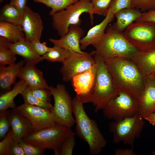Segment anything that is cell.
<instances>
[{"instance_id":"6da1fadb","label":"cell","mask_w":155,"mask_h":155,"mask_svg":"<svg viewBox=\"0 0 155 155\" xmlns=\"http://www.w3.org/2000/svg\"><path fill=\"white\" fill-rule=\"evenodd\" d=\"M105 65L118 91L125 92L139 101L145 79L129 59L118 57L105 60Z\"/></svg>"},{"instance_id":"7a4b0ae2","label":"cell","mask_w":155,"mask_h":155,"mask_svg":"<svg viewBox=\"0 0 155 155\" xmlns=\"http://www.w3.org/2000/svg\"><path fill=\"white\" fill-rule=\"evenodd\" d=\"M83 104L76 96L72 100L76 134L88 144L91 154L98 155L106 146L107 141L96 122L90 119L86 114Z\"/></svg>"},{"instance_id":"3957f363","label":"cell","mask_w":155,"mask_h":155,"mask_svg":"<svg viewBox=\"0 0 155 155\" xmlns=\"http://www.w3.org/2000/svg\"><path fill=\"white\" fill-rule=\"evenodd\" d=\"M92 52L104 61L118 57L129 59L137 50L115 25L108 27L101 39L92 45Z\"/></svg>"},{"instance_id":"277c9868","label":"cell","mask_w":155,"mask_h":155,"mask_svg":"<svg viewBox=\"0 0 155 155\" xmlns=\"http://www.w3.org/2000/svg\"><path fill=\"white\" fill-rule=\"evenodd\" d=\"M97 65V71L94 85L90 92L80 99L84 104L90 102L94 106L97 113L103 110L109 101L117 94L111 75L107 69L104 60L93 53Z\"/></svg>"},{"instance_id":"5b68a950","label":"cell","mask_w":155,"mask_h":155,"mask_svg":"<svg viewBox=\"0 0 155 155\" xmlns=\"http://www.w3.org/2000/svg\"><path fill=\"white\" fill-rule=\"evenodd\" d=\"M76 134L71 129L56 124L53 126L33 131L22 140L44 150H52L55 155H59L60 148L65 140Z\"/></svg>"},{"instance_id":"8992f818","label":"cell","mask_w":155,"mask_h":155,"mask_svg":"<svg viewBox=\"0 0 155 155\" xmlns=\"http://www.w3.org/2000/svg\"><path fill=\"white\" fill-rule=\"evenodd\" d=\"M92 11L93 5L90 0H79L52 16V26L61 37L68 32L71 26H80L82 22L80 17L84 13L89 14L92 24Z\"/></svg>"},{"instance_id":"52a82bcc","label":"cell","mask_w":155,"mask_h":155,"mask_svg":"<svg viewBox=\"0 0 155 155\" xmlns=\"http://www.w3.org/2000/svg\"><path fill=\"white\" fill-rule=\"evenodd\" d=\"M54 104L50 111L52 118L57 124L71 128L75 124L73 116L72 100L64 85L58 84L50 86Z\"/></svg>"},{"instance_id":"ba28073f","label":"cell","mask_w":155,"mask_h":155,"mask_svg":"<svg viewBox=\"0 0 155 155\" xmlns=\"http://www.w3.org/2000/svg\"><path fill=\"white\" fill-rule=\"evenodd\" d=\"M145 122L137 113L119 121H113L109 125V131L113 135L114 143L122 142L134 147L135 140L140 137Z\"/></svg>"},{"instance_id":"9c48e42d","label":"cell","mask_w":155,"mask_h":155,"mask_svg":"<svg viewBox=\"0 0 155 155\" xmlns=\"http://www.w3.org/2000/svg\"><path fill=\"white\" fill-rule=\"evenodd\" d=\"M127 41L137 51L155 47V23L135 22L123 31Z\"/></svg>"},{"instance_id":"30bf717a","label":"cell","mask_w":155,"mask_h":155,"mask_svg":"<svg viewBox=\"0 0 155 155\" xmlns=\"http://www.w3.org/2000/svg\"><path fill=\"white\" fill-rule=\"evenodd\" d=\"M139 102L127 93L119 91L102 110L107 119L119 121L137 113Z\"/></svg>"},{"instance_id":"8fae6325","label":"cell","mask_w":155,"mask_h":155,"mask_svg":"<svg viewBox=\"0 0 155 155\" xmlns=\"http://www.w3.org/2000/svg\"><path fill=\"white\" fill-rule=\"evenodd\" d=\"M96 63L93 53H80L70 51L60 69L63 81H71L75 75L89 69Z\"/></svg>"},{"instance_id":"7c38bea8","label":"cell","mask_w":155,"mask_h":155,"mask_svg":"<svg viewBox=\"0 0 155 155\" xmlns=\"http://www.w3.org/2000/svg\"><path fill=\"white\" fill-rule=\"evenodd\" d=\"M30 123L33 131L55 125L50 111L47 108L24 103L16 107Z\"/></svg>"},{"instance_id":"4fadbf2b","label":"cell","mask_w":155,"mask_h":155,"mask_svg":"<svg viewBox=\"0 0 155 155\" xmlns=\"http://www.w3.org/2000/svg\"><path fill=\"white\" fill-rule=\"evenodd\" d=\"M20 25L25 37L30 42L34 40L40 41L43 28L41 16L27 6L23 14Z\"/></svg>"},{"instance_id":"5bb4252c","label":"cell","mask_w":155,"mask_h":155,"mask_svg":"<svg viewBox=\"0 0 155 155\" xmlns=\"http://www.w3.org/2000/svg\"><path fill=\"white\" fill-rule=\"evenodd\" d=\"M97 71L96 63L89 69L79 73L71 81L76 96L81 99L86 96L92 89L95 81Z\"/></svg>"},{"instance_id":"9a60e30c","label":"cell","mask_w":155,"mask_h":155,"mask_svg":"<svg viewBox=\"0 0 155 155\" xmlns=\"http://www.w3.org/2000/svg\"><path fill=\"white\" fill-rule=\"evenodd\" d=\"M84 34V30L79 26L71 25L68 32L60 39L51 38L49 40L54 45L60 46L69 51L84 53L86 52L82 51L80 43Z\"/></svg>"},{"instance_id":"2e32d148","label":"cell","mask_w":155,"mask_h":155,"mask_svg":"<svg viewBox=\"0 0 155 155\" xmlns=\"http://www.w3.org/2000/svg\"><path fill=\"white\" fill-rule=\"evenodd\" d=\"M137 113L144 118L155 112V80L149 77L145 79L144 88L139 101Z\"/></svg>"},{"instance_id":"e0dca14e","label":"cell","mask_w":155,"mask_h":155,"mask_svg":"<svg viewBox=\"0 0 155 155\" xmlns=\"http://www.w3.org/2000/svg\"><path fill=\"white\" fill-rule=\"evenodd\" d=\"M35 64L26 63L20 69L17 77L24 80L31 89L38 88L50 89L42 72L35 66Z\"/></svg>"},{"instance_id":"ac0fdd59","label":"cell","mask_w":155,"mask_h":155,"mask_svg":"<svg viewBox=\"0 0 155 155\" xmlns=\"http://www.w3.org/2000/svg\"><path fill=\"white\" fill-rule=\"evenodd\" d=\"M9 119L14 142L19 143L25 135L33 131L30 122L16 107L11 111Z\"/></svg>"},{"instance_id":"d6986e66","label":"cell","mask_w":155,"mask_h":155,"mask_svg":"<svg viewBox=\"0 0 155 155\" xmlns=\"http://www.w3.org/2000/svg\"><path fill=\"white\" fill-rule=\"evenodd\" d=\"M129 59L136 65L144 79L155 70V47L137 51Z\"/></svg>"},{"instance_id":"ffe728a7","label":"cell","mask_w":155,"mask_h":155,"mask_svg":"<svg viewBox=\"0 0 155 155\" xmlns=\"http://www.w3.org/2000/svg\"><path fill=\"white\" fill-rule=\"evenodd\" d=\"M114 16V15L109 8L104 20L100 23L90 28L86 35L80 40V46L82 50L85 49L90 45H92L101 39L108 24L112 20Z\"/></svg>"},{"instance_id":"44dd1931","label":"cell","mask_w":155,"mask_h":155,"mask_svg":"<svg viewBox=\"0 0 155 155\" xmlns=\"http://www.w3.org/2000/svg\"><path fill=\"white\" fill-rule=\"evenodd\" d=\"M7 45L16 55L22 57L25 63L36 64L43 60L42 56L37 55L32 50L30 46V42L25 37L13 43L7 40Z\"/></svg>"},{"instance_id":"7402d4cb","label":"cell","mask_w":155,"mask_h":155,"mask_svg":"<svg viewBox=\"0 0 155 155\" xmlns=\"http://www.w3.org/2000/svg\"><path fill=\"white\" fill-rule=\"evenodd\" d=\"M25 63L24 60L5 67H0V86L4 90L8 91L16 82V79L22 67Z\"/></svg>"},{"instance_id":"603a6c76","label":"cell","mask_w":155,"mask_h":155,"mask_svg":"<svg viewBox=\"0 0 155 155\" xmlns=\"http://www.w3.org/2000/svg\"><path fill=\"white\" fill-rule=\"evenodd\" d=\"M142 13L139 10L132 7L122 9L114 15L116 21L114 24L117 29L123 32L129 26L140 17Z\"/></svg>"},{"instance_id":"cb8c5ba5","label":"cell","mask_w":155,"mask_h":155,"mask_svg":"<svg viewBox=\"0 0 155 155\" xmlns=\"http://www.w3.org/2000/svg\"><path fill=\"white\" fill-rule=\"evenodd\" d=\"M27 86L25 81L20 79L15 84L12 89L1 94L0 97V112L9 108H15L16 107L14 98Z\"/></svg>"},{"instance_id":"d4e9b609","label":"cell","mask_w":155,"mask_h":155,"mask_svg":"<svg viewBox=\"0 0 155 155\" xmlns=\"http://www.w3.org/2000/svg\"><path fill=\"white\" fill-rule=\"evenodd\" d=\"M0 36L9 42H15L25 37L20 25L0 21Z\"/></svg>"},{"instance_id":"484cf974","label":"cell","mask_w":155,"mask_h":155,"mask_svg":"<svg viewBox=\"0 0 155 155\" xmlns=\"http://www.w3.org/2000/svg\"><path fill=\"white\" fill-rule=\"evenodd\" d=\"M22 16V13L9 3L5 5L0 9V21L20 25Z\"/></svg>"},{"instance_id":"4316f807","label":"cell","mask_w":155,"mask_h":155,"mask_svg":"<svg viewBox=\"0 0 155 155\" xmlns=\"http://www.w3.org/2000/svg\"><path fill=\"white\" fill-rule=\"evenodd\" d=\"M7 40L0 37V67L16 63V55L7 45Z\"/></svg>"},{"instance_id":"83f0119b","label":"cell","mask_w":155,"mask_h":155,"mask_svg":"<svg viewBox=\"0 0 155 155\" xmlns=\"http://www.w3.org/2000/svg\"><path fill=\"white\" fill-rule=\"evenodd\" d=\"M69 52V51L60 46L54 45L50 50L42 57L43 60L62 63L68 56Z\"/></svg>"},{"instance_id":"f1b7e54d","label":"cell","mask_w":155,"mask_h":155,"mask_svg":"<svg viewBox=\"0 0 155 155\" xmlns=\"http://www.w3.org/2000/svg\"><path fill=\"white\" fill-rule=\"evenodd\" d=\"M35 2L42 3L51 8L49 15L52 16L55 13L64 9L79 0H32Z\"/></svg>"},{"instance_id":"f546056e","label":"cell","mask_w":155,"mask_h":155,"mask_svg":"<svg viewBox=\"0 0 155 155\" xmlns=\"http://www.w3.org/2000/svg\"><path fill=\"white\" fill-rule=\"evenodd\" d=\"M23 98L24 103L30 105L42 107L50 110L53 108L50 103L42 101L35 97L32 93L29 87L27 86L20 94Z\"/></svg>"},{"instance_id":"4dcf8cb0","label":"cell","mask_w":155,"mask_h":155,"mask_svg":"<svg viewBox=\"0 0 155 155\" xmlns=\"http://www.w3.org/2000/svg\"><path fill=\"white\" fill-rule=\"evenodd\" d=\"M93 5V13L100 15L107 14L113 0H90Z\"/></svg>"},{"instance_id":"1f68e13d","label":"cell","mask_w":155,"mask_h":155,"mask_svg":"<svg viewBox=\"0 0 155 155\" xmlns=\"http://www.w3.org/2000/svg\"><path fill=\"white\" fill-rule=\"evenodd\" d=\"M10 110L0 112V138L2 139L6 136L10 127L9 117Z\"/></svg>"},{"instance_id":"d6a6232c","label":"cell","mask_w":155,"mask_h":155,"mask_svg":"<svg viewBox=\"0 0 155 155\" xmlns=\"http://www.w3.org/2000/svg\"><path fill=\"white\" fill-rule=\"evenodd\" d=\"M131 6L144 12L155 9V0H131Z\"/></svg>"},{"instance_id":"836d02e7","label":"cell","mask_w":155,"mask_h":155,"mask_svg":"<svg viewBox=\"0 0 155 155\" xmlns=\"http://www.w3.org/2000/svg\"><path fill=\"white\" fill-rule=\"evenodd\" d=\"M14 142L11 129L0 142V155H11L10 150Z\"/></svg>"},{"instance_id":"e575fe53","label":"cell","mask_w":155,"mask_h":155,"mask_svg":"<svg viewBox=\"0 0 155 155\" xmlns=\"http://www.w3.org/2000/svg\"><path fill=\"white\" fill-rule=\"evenodd\" d=\"M75 135L70 136L64 141L60 148L59 155H72L76 142Z\"/></svg>"},{"instance_id":"d590c367","label":"cell","mask_w":155,"mask_h":155,"mask_svg":"<svg viewBox=\"0 0 155 155\" xmlns=\"http://www.w3.org/2000/svg\"><path fill=\"white\" fill-rule=\"evenodd\" d=\"M30 46L35 53L41 56L46 53L51 48L47 46L46 42H41L40 41L37 40L30 42Z\"/></svg>"},{"instance_id":"8d00e7d4","label":"cell","mask_w":155,"mask_h":155,"mask_svg":"<svg viewBox=\"0 0 155 155\" xmlns=\"http://www.w3.org/2000/svg\"><path fill=\"white\" fill-rule=\"evenodd\" d=\"M19 144L23 149L26 155H43L44 150L21 140Z\"/></svg>"},{"instance_id":"74e56055","label":"cell","mask_w":155,"mask_h":155,"mask_svg":"<svg viewBox=\"0 0 155 155\" xmlns=\"http://www.w3.org/2000/svg\"><path fill=\"white\" fill-rule=\"evenodd\" d=\"M131 7V0H113L109 8L114 15L122 9Z\"/></svg>"},{"instance_id":"f35d334b","label":"cell","mask_w":155,"mask_h":155,"mask_svg":"<svg viewBox=\"0 0 155 155\" xmlns=\"http://www.w3.org/2000/svg\"><path fill=\"white\" fill-rule=\"evenodd\" d=\"M31 90L32 94L36 98L44 102L50 103L52 95L50 88H38Z\"/></svg>"},{"instance_id":"ab89813d","label":"cell","mask_w":155,"mask_h":155,"mask_svg":"<svg viewBox=\"0 0 155 155\" xmlns=\"http://www.w3.org/2000/svg\"><path fill=\"white\" fill-rule=\"evenodd\" d=\"M135 22H150L155 23V9L142 12Z\"/></svg>"},{"instance_id":"60d3db41","label":"cell","mask_w":155,"mask_h":155,"mask_svg":"<svg viewBox=\"0 0 155 155\" xmlns=\"http://www.w3.org/2000/svg\"><path fill=\"white\" fill-rule=\"evenodd\" d=\"M27 0H11L9 4L23 14L26 6Z\"/></svg>"},{"instance_id":"b9f144b4","label":"cell","mask_w":155,"mask_h":155,"mask_svg":"<svg viewBox=\"0 0 155 155\" xmlns=\"http://www.w3.org/2000/svg\"><path fill=\"white\" fill-rule=\"evenodd\" d=\"M11 155H26L24 152L19 143L14 142L10 150Z\"/></svg>"},{"instance_id":"7bdbcfd3","label":"cell","mask_w":155,"mask_h":155,"mask_svg":"<svg viewBox=\"0 0 155 155\" xmlns=\"http://www.w3.org/2000/svg\"><path fill=\"white\" fill-rule=\"evenodd\" d=\"M133 149V148H132ZM119 148L116 149L115 152V155H136L137 154L133 149Z\"/></svg>"},{"instance_id":"ee69618b","label":"cell","mask_w":155,"mask_h":155,"mask_svg":"<svg viewBox=\"0 0 155 155\" xmlns=\"http://www.w3.org/2000/svg\"><path fill=\"white\" fill-rule=\"evenodd\" d=\"M144 119L147 121L152 125H155V112L145 117Z\"/></svg>"},{"instance_id":"f6af8a7d","label":"cell","mask_w":155,"mask_h":155,"mask_svg":"<svg viewBox=\"0 0 155 155\" xmlns=\"http://www.w3.org/2000/svg\"><path fill=\"white\" fill-rule=\"evenodd\" d=\"M148 77L155 80V70Z\"/></svg>"},{"instance_id":"bcb514c9","label":"cell","mask_w":155,"mask_h":155,"mask_svg":"<svg viewBox=\"0 0 155 155\" xmlns=\"http://www.w3.org/2000/svg\"><path fill=\"white\" fill-rule=\"evenodd\" d=\"M152 154L153 155H155V151H153L151 152Z\"/></svg>"},{"instance_id":"7dc6e473","label":"cell","mask_w":155,"mask_h":155,"mask_svg":"<svg viewBox=\"0 0 155 155\" xmlns=\"http://www.w3.org/2000/svg\"><path fill=\"white\" fill-rule=\"evenodd\" d=\"M4 0H0V3H1Z\"/></svg>"}]
</instances>
